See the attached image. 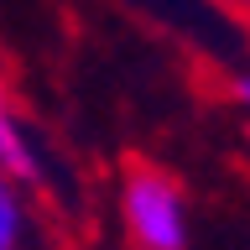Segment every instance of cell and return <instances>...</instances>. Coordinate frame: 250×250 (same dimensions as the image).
<instances>
[{"label": "cell", "instance_id": "obj_1", "mask_svg": "<svg viewBox=\"0 0 250 250\" xmlns=\"http://www.w3.org/2000/svg\"><path fill=\"white\" fill-rule=\"evenodd\" d=\"M115 219L130 250H188L193 245V198L177 172L136 162L115 188Z\"/></svg>", "mask_w": 250, "mask_h": 250}, {"label": "cell", "instance_id": "obj_4", "mask_svg": "<svg viewBox=\"0 0 250 250\" xmlns=\"http://www.w3.org/2000/svg\"><path fill=\"white\" fill-rule=\"evenodd\" d=\"M224 94H229V104L250 120V62H240V68L224 78Z\"/></svg>", "mask_w": 250, "mask_h": 250}, {"label": "cell", "instance_id": "obj_2", "mask_svg": "<svg viewBox=\"0 0 250 250\" xmlns=\"http://www.w3.org/2000/svg\"><path fill=\"white\" fill-rule=\"evenodd\" d=\"M0 172H11L16 183H26V188H37L47 177V151L37 141V125L21 109L5 73H0Z\"/></svg>", "mask_w": 250, "mask_h": 250}, {"label": "cell", "instance_id": "obj_3", "mask_svg": "<svg viewBox=\"0 0 250 250\" xmlns=\"http://www.w3.org/2000/svg\"><path fill=\"white\" fill-rule=\"evenodd\" d=\"M31 240H37L31 188L16 183L11 172H0V250H31Z\"/></svg>", "mask_w": 250, "mask_h": 250}, {"label": "cell", "instance_id": "obj_5", "mask_svg": "<svg viewBox=\"0 0 250 250\" xmlns=\"http://www.w3.org/2000/svg\"><path fill=\"white\" fill-rule=\"evenodd\" d=\"M219 5H250V0H219Z\"/></svg>", "mask_w": 250, "mask_h": 250}]
</instances>
